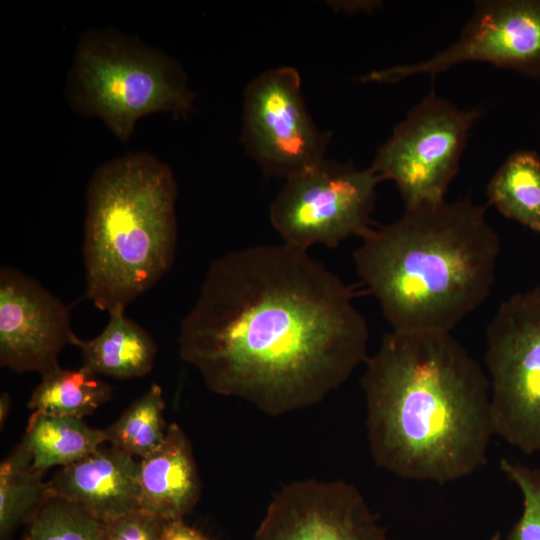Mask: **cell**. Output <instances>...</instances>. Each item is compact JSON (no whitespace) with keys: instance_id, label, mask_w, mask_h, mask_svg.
<instances>
[{"instance_id":"17","label":"cell","mask_w":540,"mask_h":540,"mask_svg":"<svg viewBox=\"0 0 540 540\" xmlns=\"http://www.w3.org/2000/svg\"><path fill=\"white\" fill-rule=\"evenodd\" d=\"M488 203L502 215L540 234V157L518 150L498 168L487 185Z\"/></svg>"},{"instance_id":"2","label":"cell","mask_w":540,"mask_h":540,"mask_svg":"<svg viewBox=\"0 0 540 540\" xmlns=\"http://www.w3.org/2000/svg\"><path fill=\"white\" fill-rule=\"evenodd\" d=\"M365 363L367 439L379 468L445 484L486 464L489 378L450 332L392 330Z\"/></svg>"},{"instance_id":"19","label":"cell","mask_w":540,"mask_h":540,"mask_svg":"<svg viewBox=\"0 0 540 540\" xmlns=\"http://www.w3.org/2000/svg\"><path fill=\"white\" fill-rule=\"evenodd\" d=\"M44 472L36 469L23 441L0 464V538L7 540L16 526L29 519L47 498Z\"/></svg>"},{"instance_id":"11","label":"cell","mask_w":540,"mask_h":540,"mask_svg":"<svg viewBox=\"0 0 540 540\" xmlns=\"http://www.w3.org/2000/svg\"><path fill=\"white\" fill-rule=\"evenodd\" d=\"M253 540L390 539L356 486L307 478L273 496Z\"/></svg>"},{"instance_id":"14","label":"cell","mask_w":540,"mask_h":540,"mask_svg":"<svg viewBox=\"0 0 540 540\" xmlns=\"http://www.w3.org/2000/svg\"><path fill=\"white\" fill-rule=\"evenodd\" d=\"M138 508L169 522L183 520L197 504L201 481L190 440L176 423L161 445L139 461Z\"/></svg>"},{"instance_id":"12","label":"cell","mask_w":540,"mask_h":540,"mask_svg":"<svg viewBox=\"0 0 540 540\" xmlns=\"http://www.w3.org/2000/svg\"><path fill=\"white\" fill-rule=\"evenodd\" d=\"M76 337L61 299L20 270L1 267V367L43 375L60 366L59 353Z\"/></svg>"},{"instance_id":"20","label":"cell","mask_w":540,"mask_h":540,"mask_svg":"<svg viewBox=\"0 0 540 540\" xmlns=\"http://www.w3.org/2000/svg\"><path fill=\"white\" fill-rule=\"evenodd\" d=\"M164 410L162 389L152 384L114 423L103 429L106 442L133 457L144 458L165 439L169 425Z\"/></svg>"},{"instance_id":"21","label":"cell","mask_w":540,"mask_h":540,"mask_svg":"<svg viewBox=\"0 0 540 540\" xmlns=\"http://www.w3.org/2000/svg\"><path fill=\"white\" fill-rule=\"evenodd\" d=\"M28 520L23 540H106L104 522L59 497L47 496Z\"/></svg>"},{"instance_id":"4","label":"cell","mask_w":540,"mask_h":540,"mask_svg":"<svg viewBox=\"0 0 540 540\" xmlns=\"http://www.w3.org/2000/svg\"><path fill=\"white\" fill-rule=\"evenodd\" d=\"M177 184L147 152L100 165L86 194L85 296L99 310L126 308L171 268L178 229Z\"/></svg>"},{"instance_id":"25","label":"cell","mask_w":540,"mask_h":540,"mask_svg":"<svg viewBox=\"0 0 540 540\" xmlns=\"http://www.w3.org/2000/svg\"><path fill=\"white\" fill-rule=\"evenodd\" d=\"M11 409V397L8 392H3L0 396V426L1 429H3V425L5 424L9 412Z\"/></svg>"},{"instance_id":"24","label":"cell","mask_w":540,"mask_h":540,"mask_svg":"<svg viewBox=\"0 0 540 540\" xmlns=\"http://www.w3.org/2000/svg\"><path fill=\"white\" fill-rule=\"evenodd\" d=\"M161 540H207L198 530L186 525L183 520L165 523Z\"/></svg>"},{"instance_id":"10","label":"cell","mask_w":540,"mask_h":540,"mask_svg":"<svg viewBox=\"0 0 540 540\" xmlns=\"http://www.w3.org/2000/svg\"><path fill=\"white\" fill-rule=\"evenodd\" d=\"M469 61L540 78V0L476 1L471 19L449 47L420 62L373 71L363 80L396 83Z\"/></svg>"},{"instance_id":"8","label":"cell","mask_w":540,"mask_h":540,"mask_svg":"<svg viewBox=\"0 0 540 540\" xmlns=\"http://www.w3.org/2000/svg\"><path fill=\"white\" fill-rule=\"evenodd\" d=\"M480 109L463 110L434 94L421 100L378 149L370 168L392 181L406 206L444 201Z\"/></svg>"},{"instance_id":"7","label":"cell","mask_w":540,"mask_h":540,"mask_svg":"<svg viewBox=\"0 0 540 540\" xmlns=\"http://www.w3.org/2000/svg\"><path fill=\"white\" fill-rule=\"evenodd\" d=\"M379 178L372 169H359L324 159L286 178L272 201L270 220L283 243L308 250L315 244L336 247L351 236L362 237Z\"/></svg>"},{"instance_id":"5","label":"cell","mask_w":540,"mask_h":540,"mask_svg":"<svg viewBox=\"0 0 540 540\" xmlns=\"http://www.w3.org/2000/svg\"><path fill=\"white\" fill-rule=\"evenodd\" d=\"M66 94L75 111L100 118L125 142L142 117L156 112L186 117L195 98L178 62L112 29L81 36Z\"/></svg>"},{"instance_id":"18","label":"cell","mask_w":540,"mask_h":540,"mask_svg":"<svg viewBox=\"0 0 540 540\" xmlns=\"http://www.w3.org/2000/svg\"><path fill=\"white\" fill-rule=\"evenodd\" d=\"M112 395V388L84 367L60 366L43 375L32 392L27 407L53 416L83 419Z\"/></svg>"},{"instance_id":"22","label":"cell","mask_w":540,"mask_h":540,"mask_svg":"<svg viewBox=\"0 0 540 540\" xmlns=\"http://www.w3.org/2000/svg\"><path fill=\"white\" fill-rule=\"evenodd\" d=\"M499 467L523 498L522 514L502 540H540V467H529L503 457Z\"/></svg>"},{"instance_id":"16","label":"cell","mask_w":540,"mask_h":540,"mask_svg":"<svg viewBox=\"0 0 540 540\" xmlns=\"http://www.w3.org/2000/svg\"><path fill=\"white\" fill-rule=\"evenodd\" d=\"M22 441L33 466L65 467L93 453L106 442L104 430L91 428L83 419L47 415L34 411Z\"/></svg>"},{"instance_id":"13","label":"cell","mask_w":540,"mask_h":540,"mask_svg":"<svg viewBox=\"0 0 540 540\" xmlns=\"http://www.w3.org/2000/svg\"><path fill=\"white\" fill-rule=\"evenodd\" d=\"M139 461L110 445L65 467L47 481V495L72 502L106 523L138 509Z\"/></svg>"},{"instance_id":"9","label":"cell","mask_w":540,"mask_h":540,"mask_svg":"<svg viewBox=\"0 0 540 540\" xmlns=\"http://www.w3.org/2000/svg\"><path fill=\"white\" fill-rule=\"evenodd\" d=\"M241 140L269 176L286 179L325 159L329 134L308 113L296 69L274 68L248 84Z\"/></svg>"},{"instance_id":"23","label":"cell","mask_w":540,"mask_h":540,"mask_svg":"<svg viewBox=\"0 0 540 540\" xmlns=\"http://www.w3.org/2000/svg\"><path fill=\"white\" fill-rule=\"evenodd\" d=\"M165 523L138 508L106 522V540H161Z\"/></svg>"},{"instance_id":"3","label":"cell","mask_w":540,"mask_h":540,"mask_svg":"<svg viewBox=\"0 0 540 540\" xmlns=\"http://www.w3.org/2000/svg\"><path fill=\"white\" fill-rule=\"evenodd\" d=\"M361 238L356 271L392 330L451 332L493 287L499 236L470 199L406 206Z\"/></svg>"},{"instance_id":"1","label":"cell","mask_w":540,"mask_h":540,"mask_svg":"<svg viewBox=\"0 0 540 540\" xmlns=\"http://www.w3.org/2000/svg\"><path fill=\"white\" fill-rule=\"evenodd\" d=\"M368 340L351 288L285 243L212 261L178 336L212 392L269 416L324 400L366 362Z\"/></svg>"},{"instance_id":"15","label":"cell","mask_w":540,"mask_h":540,"mask_svg":"<svg viewBox=\"0 0 540 540\" xmlns=\"http://www.w3.org/2000/svg\"><path fill=\"white\" fill-rule=\"evenodd\" d=\"M108 314L109 321L99 335L88 340L77 336L73 342L81 352L82 367L97 376L120 380L145 376L154 365L156 342L125 315V308L118 307Z\"/></svg>"},{"instance_id":"26","label":"cell","mask_w":540,"mask_h":540,"mask_svg":"<svg viewBox=\"0 0 540 540\" xmlns=\"http://www.w3.org/2000/svg\"><path fill=\"white\" fill-rule=\"evenodd\" d=\"M488 540H502V536L500 535V533L497 532L492 535Z\"/></svg>"},{"instance_id":"6","label":"cell","mask_w":540,"mask_h":540,"mask_svg":"<svg viewBox=\"0 0 540 540\" xmlns=\"http://www.w3.org/2000/svg\"><path fill=\"white\" fill-rule=\"evenodd\" d=\"M484 361L495 435L526 454L540 452V288L500 304Z\"/></svg>"}]
</instances>
